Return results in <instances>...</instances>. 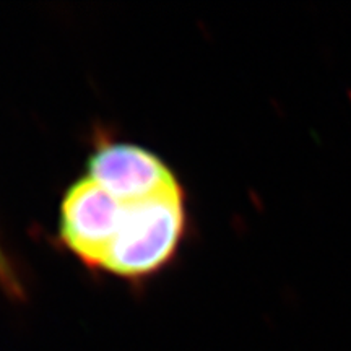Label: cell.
Returning <instances> with one entry per match:
<instances>
[{
  "label": "cell",
  "instance_id": "obj_3",
  "mask_svg": "<svg viewBox=\"0 0 351 351\" xmlns=\"http://www.w3.org/2000/svg\"><path fill=\"white\" fill-rule=\"evenodd\" d=\"M88 178L122 204L179 187L176 174L155 153L135 143L101 140L88 158Z\"/></svg>",
  "mask_w": 351,
  "mask_h": 351
},
{
  "label": "cell",
  "instance_id": "obj_1",
  "mask_svg": "<svg viewBox=\"0 0 351 351\" xmlns=\"http://www.w3.org/2000/svg\"><path fill=\"white\" fill-rule=\"evenodd\" d=\"M186 230L187 207L182 186L124 204L119 230L101 270L130 282L150 278L176 257Z\"/></svg>",
  "mask_w": 351,
  "mask_h": 351
},
{
  "label": "cell",
  "instance_id": "obj_5",
  "mask_svg": "<svg viewBox=\"0 0 351 351\" xmlns=\"http://www.w3.org/2000/svg\"><path fill=\"white\" fill-rule=\"evenodd\" d=\"M345 95H346V99H348V103L351 104V88L350 86L345 88Z\"/></svg>",
  "mask_w": 351,
  "mask_h": 351
},
{
  "label": "cell",
  "instance_id": "obj_4",
  "mask_svg": "<svg viewBox=\"0 0 351 351\" xmlns=\"http://www.w3.org/2000/svg\"><path fill=\"white\" fill-rule=\"evenodd\" d=\"M0 288L13 298L23 296V285L20 282V276L12 265L10 258L3 252L2 245H0Z\"/></svg>",
  "mask_w": 351,
  "mask_h": 351
},
{
  "label": "cell",
  "instance_id": "obj_2",
  "mask_svg": "<svg viewBox=\"0 0 351 351\" xmlns=\"http://www.w3.org/2000/svg\"><path fill=\"white\" fill-rule=\"evenodd\" d=\"M122 213L124 204L86 176L64 194L59 238L83 265L101 270L119 230Z\"/></svg>",
  "mask_w": 351,
  "mask_h": 351
}]
</instances>
